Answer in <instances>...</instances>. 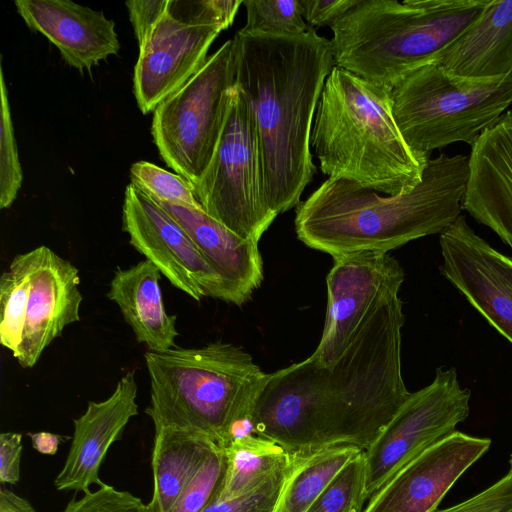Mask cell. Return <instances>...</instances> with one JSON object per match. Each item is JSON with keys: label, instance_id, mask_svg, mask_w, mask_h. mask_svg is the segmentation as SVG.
<instances>
[{"label": "cell", "instance_id": "4dcf8cb0", "mask_svg": "<svg viewBox=\"0 0 512 512\" xmlns=\"http://www.w3.org/2000/svg\"><path fill=\"white\" fill-rule=\"evenodd\" d=\"M288 463L258 487L230 500H210L202 512H275L288 475Z\"/></svg>", "mask_w": 512, "mask_h": 512}, {"label": "cell", "instance_id": "8d00e7d4", "mask_svg": "<svg viewBox=\"0 0 512 512\" xmlns=\"http://www.w3.org/2000/svg\"><path fill=\"white\" fill-rule=\"evenodd\" d=\"M22 434L3 432L0 434V481L17 484L20 480Z\"/></svg>", "mask_w": 512, "mask_h": 512}, {"label": "cell", "instance_id": "4fadbf2b", "mask_svg": "<svg viewBox=\"0 0 512 512\" xmlns=\"http://www.w3.org/2000/svg\"><path fill=\"white\" fill-rule=\"evenodd\" d=\"M122 230L129 243L170 283L195 301H222V287L185 229L154 199L132 183L125 189Z\"/></svg>", "mask_w": 512, "mask_h": 512}, {"label": "cell", "instance_id": "603a6c76", "mask_svg": "<svg viewBox=\"0 0 512 512\" xmlns=\"http://www.w3.org/2000/svg\"><path fill=\"white\" fill-rule=\"evenodd\" d=\"M218 447L213 439L195 431L173 427L155 430L149 511L171 512L184 488Z\"/></svg>", "mask_w": 512, "mask_h": 512}, {"label": "cell", "instance_id": "1f68e13d", "mask_svg": "<svg viewBox=\"0 0 512 512\" xmlns=\"http://www.w3.org/2000/svg\"><path fill=\"white\" fill-rule=\"evenodd\" d=\"M225 466L224 450L216 448L182 491L171 512H202L217 487Z\"/></svg>", "mask_w": 512, "mask_h": 512}, {"label": "cell", "instance_id": "484cf974", "mask_svg": "<svg viewBox=\"0 0 512 512\" xmlns=\"http://www.w3.org/2000/svg\"><path fill=\"white\" fill-rule=\"evenodd\" d=\"M31 289L28 252L16 255L0 277V343L17 354Z\"/></svg>", "mask_w": 512, "mask_h": 512}, {"label": "cell", "instance_id": "e575fe53", "mask_svg": "<svg viewBox=\"0 0 512 512\" xmlns=\"http://www.w3.org/2000/svg\"><path fill=\"white\" fill-rule=\"evenodd\" d=\"M303 19L309 27H331L360 0H298Z\"/></svg>", "mask_w": 512, "mask_h": 512}, {"label": "cell", "instance_id": "5bb4252c", "mask_svg": "<svg viewBox=\"0 0 512 512\" xmlns=\"http://www.w3.org/2000/svg\"><path fill=\"white\" fill-rule=\"evenodd\" d=\"M442 273L512 343V257L494 249L460 215L439 238Z\"/></svg>", "mask_w": 512, "mask_h": 512}, {"label": "cell", "instance_id": "cb8c5ba5", "mask_svg": "<svg viewBox=\"0 0 512 512\" xmlns=\"http://www.w3.org/2000/svg\"><path fill=\"white\" fill-rule=\"evenodd\" d=\"M360 452L349 445L293 452L275 512H307L336 475Z\"/></svg>", "mask_w": 512, "mask_h": 512}, {"label": "cell", "instance_id": "30bf717a", "mask_svg": "<svg viewBox=\"0 0 512 512\" xmlns=\"http://www.w3.org/2000/svg\"><path fill=\"white\" fill-rule=\"evenodd\" d=\"M470 397V390L460 386L454 367L438 368L428 386L410 394L363 451L364 505L410 461L456 431L469 415Z\"/></svg>", "mask_w": 512, "mask_h": 512}, {"label": "cell", "instance_id": "f35d334b", "mask_svg": "<svg viewBox=\"0 0 512 512\" xmlns=\"http://www.w3.org/2000/svg\"><path fill=\"white\" fill-rule=\"evenodd\" d=\"M33 447L43 454L53 455L56 453L62 437L49 432H37L29 434Z\"/></svg>", "mask_w": 512, "mask_h": 512}, {"label": "cell", "instance_id": "7402d4cb", "mask_svg": "<svg viewBox=\"0 0 512 512\" xmlns=\"http://www.w3.org/2000/svg\"><path fill=\"white\" fill-rule=\"evenodd\" d=\"M161 275L147 259L125 269L117 267L106 295L119 307L137 342L146 344L152 352L177 347L175 339L179 336L177 316L165 309Z\"/></svg>", "mask_w": 512, "mask_h": 512}, {"label": "cell", "instance_id": "f546056e", "mask_svg": "<svg viewBox=\"0 0 512 512\" xmlns=\"http://www.w3.org/2000/svg\"><path fill=\"white\" fill-rule=\"evenodd\" d=\"M363 489L362 451L336 475L307 512H362Z\"/></svg>", "mask_w": 512, "mask_h": 512}, {"label": "cell", "instance_id": "3957f363", "mask_svg": "<svg viewBox=\"0 0 512 512\" xmlns=\"http://www.w3.org/2000/svg\"><path fill=\"white\" fill-rule=\"evenodd\" d=\"M467 175L468 156L440 154L429 159L417 186L395 195L328 178L297 205V237L333 258L388 253L449 227L460 216Z\"/></svg>", "mask_w": 512, "mask_h": 512}, {"label": "cell", "instance_id": "277c9868", "mask_svg": "<svg viewBox=\"0 0 512 512\" xmlns=\"http://www.w3.org/2000/svg\"><path fill=\"white\" fill-rule=\"evenodd\" d=\"M310 146L328 178L386 195L417 186L430 159L402 136L391 91L336 65L318 101Z\"/></svg>", "mask_w": 512, "mask_h": 512}, {"label": "cell", "instance_id": "e0dca14e", "mask_svg": "<svg viewBox=\"0 0 512 512\" xmlns=\"http://www.w3.org/2000/svg\"><path fill=\"white\" fill-rule=\"evenodd\" d=\"M462 209L512 248V111L471 146Z\"/></svg>", "mask_w": 512, "mask_h": 512}, {"label": "cell", "instance_id": "836d02e7", "mask_svg": "<svg viewBox=\"0 0 512 512\" xmlns=\"http://www.w3.org/2000/svg\"><path fill=\"white\" fill-rule=\"evenodd\" d=\"M434 512H512V472L471 498Z\"/></svg>", "mask_w": 512, "mask_h": 512}, {"label": "cell", "instance_id": "8fae6325", "mask_svg": "<svg viewBox=\"0 0 512 512\" xmlns=\"http://www.w3.org/2000/svg\"><path fill=\"white\" fill-rule=\"evenodd\" d=\"M213 0H168L165 12L139 45L133 91L143 114L154 112L206 62L225 30Z\"/></svg>", "mask_w": 512, "mask_h": 512}, {"label": "cell", "instance_id": "4316f807", "mask_svg": "<svg viewBox=\"0 0 512 512\" xmlns=\"http://www.w3.org/2000/svg\"><path fill=\"white\" fill-rule=\"evenodd\" d=\"M243 32L268 35H301L310 28L302 17L298 0H244Z\"/></svg>", "mask_w": 512, "mask_h": 512}, {"label": "cell", "instance_id": "60d3db41", "mask_svg": "<svg viewBox=\"0 0 512 512\" xmlns=\"http://www.w3.org/2000/svg\"><path fill=\"white\" fill-rule=\"evenodd\" d=\"M355 512H358V511H355Z\"/></svg>", "mask_w": 512, "mask_h": 512}, {"label": "cell", "instance_id": "d4e9b609", "mask_svg": "<svg viewBox=\"0 0 512 512\" xmlns=\"http://www.w3.org/2000/svg\"><path fill=\"white\" fill-rule=\"evenodd\" d=\"M223 450L224 471L212 500L234 499L258 487L284 467L291 456L290 452L257 434L234 440Z\"/></svg>", "mask_w": 512, "mask_h": 512}, {"label": "cell", "instance_id": "8992f818", "mask_svg": "<svg viewBox=\"0 0 512 512\" xmlns=\"http://www.w3.org/2000/svg\"><path fill=\"white\" fill-rule=\"evenodd\" d=\"M150 381L146 414L155 430L173 427L213 439L222 449L230 427L252 420L266 382L253 357L222 341L144 354Z\"/></svg>", "mask_w": 512, "mask_h": 512}, {"label": "cell", "instance_id": "ffe728a7", "mask_svg": "<svg viewBox=\"0 0 512 512\" xmlns=\"http://www.w3.org/2000/svg\"><path fill=\"white\" fill-rule=\"evenodd\" d=\"M189 234L222 287V301L241 306L263 280L258 243L244 239L202 208L157 201Z\"/></svg>", "mask_w": 512, "mask_h": 512}, {"label": "cell", "instance_id": "d6a6232c", "mask_svg": "<svg viewBox=\"0 0 512 512\" xmlns=\"http://www.w3.org/2000/svg\"><path fill=\"white\" fill-rule=\"evenodd\" d=\"M62 512H150L148 505L130 492L103 484L86 491L79 499L69 501Z\"/></svg>", "mask_w": 512, "mask_h": 512}, {"label": "cell", "instance_id": "7c38bea8", "mask_svg": "<svg viewBox=\"0 0 512 512\" xmlns=\"http://www.w3.org/2000/svg\"><path fill=\"white\" fill-rule=\"evenodd\" d=\"M327 277V310L320 342L310 358L330 366L352 342L368 314L399 292L404 271L388 253L363 251L334 257Z\"/></svg>", "mask_w": 512, "mask_h": 512}, {"label": "cell", "instance_id": "6da1fadb", "mask_svg": "<svg viewBox=\"0 0 512 512\" xmlns=\"http://www.w3.org/2000/svg\"><path fill=\"white\" fill-rule=\"evenodd\" d=\"M235 79L254 121L266 201L277 215L297 207L316 166L310 137L333 69L331 41L301 35H234Z\"/></svg>", "mask_w": 512, "mask_h": 512}, {"label": "cell", "instance_id": "ac0fdd59", "mask_svg": "<svg viewBox=\"0 0 512 512\" xmlns=\"http://www.w3.org/2000/svg\"><path fill=\"white\" fill-rule=\"evenodd\" d=\"M137 391L135 373L129 371L107 399L89 401L86 411L74 419L71 446L54 480L57 490L86 492L93 484H104L99 478L100 466L110 446L138 414Z\"/></svg>", "mask_w": 512, "mask_h": 512}, {"label": "cell", "instance_id": "9a60e30c", "mask_svg": "<svg viewBox=\"0 0 512 512\" xmlns=\"http://www.w3.org/2000/svg\"><path fill=\"white\" fill-rule=\"evenodd\" d=\"M490 445L489 438L453 432L396 473L366 502L362 512H434Z\"/></svg>", "mask_w": 512, "mask_h": 512}, {"label": "cell", "instance_id": "2e32d148", "mask_svg": "<svg viewBox=\"0 0 512 512\" xmlns=\"http://www.w3.org/2000/svg\"><path fill=\"white\" fill-rule=\"evenodd\" d=\"M31 289L22 341L14 358L32 368L64 328L80 320L82 294L78 269L41 245L28 251Z\"/></svg>", "mask_w": 512, "mask_h": 512}, {"label": "cell", "instance_id": "f1b7e54d", "mask_svg": "<svg viewBox=\"0 0 512 512\" xmlns=\"http://www.w3.org/2000/svg\"><path fill=\"white\" fill-rule=\"evenodd\" d=\"M0 208H8L17 197L23 173L11 118L8 89L0 62Z\"/></svg>", "mask_w": 512, "mask_h": 512}, {"label": "cell", "instance_id": "d590c367", "mask_svg": "<svg viewBox=\"0 0 512 512\" xmlns=\"http://www.w3.org/2000/svg\"><path fill=\"white\" fill-rule=\"evenodd\" d=\"M168 0H131L126 2L138 44L146 38L165 12Z\"/></svg>", "mask_w": 512, "mask_h": 512}, {"label": "cell", "instance_id": "d6986e66", "mask_svg": "<svg viewBox=\"0 0 512 512\" xmlns=\"http://www.w3.org/2000/svg\"><path fill=\"white\" fill-rule=\"evenodd\" d=\"M15 6L26 25L43 34L62 59L80 71L120 50L115 24L102 11L65 0H16Z\"/></svg>", "mask_w": 512, "mask_h": 512}, {"label": "cell", "instance_id": "ba28073f", "mask_svg": "<svg viewBox=\"0 0 512 512\" xmlns=\"http://www.w3.org/2000/svg\"><path fill=\"white\" fill-rule=\"evenodd\" d=\"M233 39L154 110V142L165 163L194 186L216 152L235 88Z\"/></svg>", "mask_w": 512, "mask_h": 512}, {"label": "cell", "instance_id": "9c48e42d", "mask_svg": "<svg viewBox=\"0 0 512 512\" xmlns=\"http://www.w3.org/2000/svg\"><path fill=\"white\" fill-rule=\"evenodd\" d=\"M195 192L209 216L256 243L277 217L265 197L252 113L236 82L216 152Z\"/></svg>", "mask_w": 512, "mask_h": 512}, {"label": "cell", "instance_id": "7a4b0ae2", "mask_svg": "<svg viewBox=\"0 0 512 512\" xmlns=\"http://www.w3.org/2000/svg\"><path fill=\"white\" fill-rule=\"evenodd\" d=\"M394 292L368 314L352 342L330 366L310 357L270 373L310 410L316 448L367 450L409 398L401 371L403 303Z\"/></svg>", "mask_w": 512, "mask_h": 512}, {"label": "cell", "instance_id": "52a82bcc", "mask_svg": "<svg viewBox=\"0 0 512 512\" xmlns=\"http://www.w3.org/2000/svg\"><path fill=\"white\" fill-rule=\"evenodd\" d=\"M391 102L398 128L413 150L430 155L456 142L472 146L512 104V73L465 78L428 63L393 87Z\"/></svg>", "mask_w": 512, "mask_h": 512}, {"label": "cell", "instance_id": "5b68a950", "mask_svg": "<svg viewBox=\"0 0 512 512\" xmlns=\"http://www.w3.org/2000/svg\"><path fill=\"white\" fill-rule=\"evenodd\" d=\"M490 0H360L330 28L334 63L392 90L431 63Z\"/></svg>", "mask_w": 512, "mask_h": 512}, {"label": "cell", "instance_id": "ab89813d", "mask_svg": "<svg viewBox=\"0 0 512 512\" xmlns=\"http://www.w3.org/2000/svg\"><path fill=\"white\" fill-rule=\"evenodd\" d=\"M510 472H512V455H511V458H510Z\"/></svg>", "mask_w": 512, "mask_h": 512}, {"label": "cell", "instance_id": "83f0119b", "mask_svg": "<svg viewBox=\"0 0 512 512\" xmlns=\"http://www.w3.org/2000/svg\"><path fill=\"white\" fill-rule=\"evenodd\" d=\"M130 179L133 185L156 201L202 208L195 186L189 180L153 163L138 161L132 164Z\"/></svg>", "mask_w": 512, "mask_h": 512}, {"label": "cell", "instance_id": "44dd1931", "mask_svg": "<svg viewBox=\"0 0 512 512\" xmlns=\"http://www.w3.org/2000/svg\"><path fill=\"white\" fill-rule=\"evenodd\" d=\"M431 63L465 78L512 73V0H490L484 12Z\"/></svg>", "mask_w": 512, "mask_h": 512}, {"label": "cell", "instance_id": "74e56055", "mask_svg": "<svg viewBox=\"0 0 512 512\" xmlns=\"http://www.w3.org/2000/svg\"><path fill=\"white\" fill-rule=\"evenodd\" d=\"M0 512H37L32 504L14 492L0 489Z\"/></svg>", "mask_w": 512, "mask_h": 512}]
</instances>
